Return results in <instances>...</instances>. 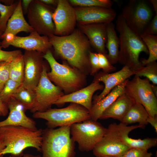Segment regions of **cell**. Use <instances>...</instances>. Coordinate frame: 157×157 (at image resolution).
<instances>
[{
	"label": "cell",
	"mask_w": 157,
	"mask_h": 157,
	"mask_svg": "<svg viewBox=\"0 0 157 157\" xmlns=\"http://www.w3.org/2000/svg\"><path fill=\"white\" fill-rule=\"evenodd\" d=\"M49 38L57 56L85 74L90 72L89 55L91 44L86 36L79 29H74L67 35H53Z\"/></svg>",
	"instance_id": "obj_1"
},
{
	"label": "cell",
	"mask_w": 157,
	"mask_h": 157,
	"mask_svg": "<svg viewBox=\"0 0 157 157\" xmlns=\"http://www.w3.org/2000/svg\"><path fill=\"white\" fill-rule=\"evenodd\" d=\"M42 131L41 129L35 130L21 126L0 127V137L6 146L1 155L10 154L12 157H20L24 155L23 151L28 147L41 152Z\"/></svg>",
	"instance_id": "obj_2"
},
{
	"label": "cell",
	"mask_w": 157,
	"mask_h": 157,
	"mask_svg": "<svg viewBox=\"0 0 157 157\" xmlns=\"http://www.w3.org/2000/svg\"><path fill=\"white\" fill-rule=\"evenodd\" d=\"M116 28L119 33V49L118 62L135 71L142 66L139 59L140 53H148V51L141 37L127 25L121 14L116 21Z\"/></svg>",
	"instance_id": "obj_3"
},
{
	"label": "cell",
	"mask_w": 157,
	"mask_h": 157,
	"mask_svg": "<svg viewBox=\"0 0 157 157\" xmlns=\"http://www.w3.org/2000/svg\"><path fill=\"white\" fill-rule=\"evenodd\" d=\"M43 58L51 69L50 72H47L48 78L67 94L83 88L85 83V74L66 64L58 63L51 51L44 54Z\"/></svg>",
	"instance_id": "obj_4"
},
{
	"label": "cell",
	"mask_w": 157,
	"mask_h": 157,
	"mask_svg": "<svg viewBox=\"0 0 157 157\" xmlns=\"http://www.w3.org/2000/svg\"><path fill=\"white\" fill-rule=\"evenodd\" d=\"M71 126L42 131V157H75V142L70 137Z\"/></svg>",
	"instance_id": "obj_5"
},
{
	"label": "cell",
	"mask_w": 157,
	"mask_h": 157,
	"mask_svg": "<svg viewBox=\"0 0 157 157\" xmlns=\"http://www.w3.org/2000/svg\"><path fill=\"white\" fill-rule=\"evenodd\" d=\"M33 117L47 121V128L54 129L58 126H71L90 119L89 111L79 104L71 103L62 108H50L43 112L33 113Z\"/></svg>",
	"instance_id": "obj_6"
},
{
	"label": "cell",
	"mask_w": 157,
	"mask_h": 157,
	"mask_svg": "<svg viewBox=\"0 0 157 157\" xmlns=\"http://www.w3.org/2000/svg\"><path fill=\"white\" fill-rule=\"evenodd\" d=\"M127 25L140 36L153 18V11L149 1L131 0L121 13Z\"/></svg>",
	"instance_id": "obj_7"
},
{
	"label": "cell",
	"mask_w": 157,
	"mask_h": 157,
	"mask_svg": "<svg viewBox=\"0 0 157 157\" xmlns=\"http://www.w3.org/2000/svg\"><path fill=\"white\" fill-rule=\"evenodd\" d=\"M107 128L91 119L76 123L70 126V134L81 151L92 150L104 136Z\"/></svg>",
	"instance_id": "obj_8"
},
{
	"label": "cell",
	"mask_w": 157,
	"mask_h": 157,
	"mask_svg": "<svg viewBox=\"0 0 157 157\" xmlns=\"http://www.w3.org/2000/svg\"><path fill=\"white\" fill-rule=\"evenodd\" d=\"M149 79H141L135 76L131 80H128L125 93L133 100L142 105L149 116L154 117L157 115V99L151 88Z\"/></svg>",
	"instance_id": "obj_9"
},
{
	"label": "cell",
	"mask_w": 157,
	"mask_h": 157,
	"mask_svg": "<svg viewBox=\"0 0 157 157\" xmlns=\"http://www.w3.org/2000/svg\"><path fill=\"white\" fill-rule=\"evenodd\" d=\"M55 9L39 0H33L27 13L28 23L40 35L49 37L54 35L52 14Z\"/></svg>",
	"instance_id": "obj_10"
},
{
	"label": "cell",
	"mask_w": 157,
	"mask_h": 157,
	"mask_svg": "<svg viewBox=\"0 0 157 157\" xmlns=\"http://www.w3.org/2000/svg\"><path fill=\"white\" fill-rule=\"evenodd\" d=\"M47 71L44 63L39 82L34 90L36 95L35 101L33 108L30 110L33 113L43 112L51 108L52 105L64 95L62 90L49 79Z\"/></svg>",
	"instance_id": "obj_11"
},
{
	"label": "cell",
	"mask_w": 157,
	"mask_h": 157,
	"mask_svg": "<svg viewBox=\"0 0 157 157\" xmlns=\"http://www.w3.org/2000/svg\"><path fill=\"white\" fill-rule=\"evenodd\" d=\"M10 46L25 50L36 51L44 54L52 48L48 37L41 35L34 31L25 37L16 35L7 37L1 42L2 48H6Z\"/></svg>",
	"instance_id": "obj_12"
},
{
	"label": "cell",
	"mask_w": 157,
	"mask_h": 157,
	"mask_svg": "<svg viewBox=\"0 0 157 157\" xmlns=\"http://www.w3.org/2000/svg\"><path fill=\"white\" fill-rule=\"evenodd\" d=\"M55 27L54 35L59 36L68 35L75 29L77 22L74 8L68 1L58 0L52 14Z\"/></svg>",
	"instance_id": "obj_13"
},
{
	"label": "cell",
	"mask_w": 157,
	"mask_h": 157,
	"mask_svg": "<svg viewBox=\"0 0 157 157\" xmlns=\"http://www.w3.org/2000/svg\"><path fill=\"white\" fill-rule=\"evenodd\" d=\"M43 53L35 51L25 50L23 54L24 65L22 85L34 90L38 85L42 71L44 62Z\"/></svg>",
	"instance_id": "obj_14"
},
{
	"label": "cell",
	"mask_w": 157,
	"mask_h": 157,
	"mask_svg": "<svg viewBox=\"0 0 157 157\" xmlns=\"http://www.w3.org/2000/svg\"><path fill=\"white\" fill-rule=\"evenodd\" d=\"M129 149L117 137L110 125L103 137L92 150L97 157H121Z\"/></svg>",
	"instance_id": "obj_15"
},
{
	"label": "cell",
	"mask_w": 157,
	"mask_h": 157,
	"mask_svg": "<svg viewBox=\"0 0 157 157\" xmlns=\"http://www.w3.org/2000/svg\"><path fill=\"white\" fill-rule=\"evenodd\" d=\"M78 24H108L115 19V11L112 8L98 7H76L74 8Z\"/></svg>",
	"instance_id": "obj_16"
},
{
	"label": "cell",
	"mask_w": 157,
	"mask_h": 157,
	"mask_svg": "<svg viewBox=\"0 0 157 157\" xmlns=\"http://www.w3.org/2000/svg\"><path fill=\"white\" fill-rule=\"evenodd\" d=\"M135 75V71L124 65L120 70L112 73L100 72L95 76L93 82H103L104 84L102 92L94 97L92 104L98 102L106 96L117 85L122 83L131 76Z\"/></svg>",
	"instance_id": "obj_17"
},
{
	"label": "cell",
	"mask_w": 157,
	"mask_h": 157,
	"mask_svg": "<svg viewBox=\"0 0 157 157\" xmlns=\"http://www.w3.org/2000/svg\"><path fill=\"white\" fill-rule=\"evenodd\" d=\"M117 137L130 149L138 148L148 150L157 144L156 138H147L143 140L134 139L129 137L128 134L133 130L144 126L139 124L127 126L121 122L118 124L113 123L110 124Z\"/></svg>",
	"instance_id": "obj_18"
},
{
	"label": "cell",
	"mask_w": 157,
	"mask_h": 157,
	"mask_svg": "<svg viewBox=\"0 0 157 157\" xmlns=\"http://www.w3.org/2000/svg\"><path fill=\"white\" fill-rule=\"evenodd\" d=\"M9 110V115L5 120L0 122V127L7 126H21L37 130L36 123L25 113L26 110L24 106L13 97L6 103Z\"/></svg>",
	"instance_id": "obj_19"
},
{
	"label": "cell",
	"mask_w": 157,
	"mask_h": 157,
	"mask_svg": "<svg viewBox=\"0 0 157 157\" xmlns=\"http://www.w3.org/2000/svg\"><path fill=\"white\" fill-rule=\"evenodd\" d=\"M104 86L97 82H93L88 86L71 93L64 95L53 104L62 106L66 103L71 102L81 105L89 111L92 106V99L94 93L97 90H103Z\"/></svg>",
	"instance_id": "obj_20"
},
{
	"label": "cell",
	"mask_w": 157,
	"mask_h": 157,
	"mask_svg": "<svg viewBox=\"0 0 157 157\" xmlns=\"http://www.w3.org/2000/svg\"><path fill=\"white\" fill-rule=\"evenodd\" d=\"M107 24L101 23L78 25V29L86 36L90 44L98 53L103 54L107 57L105 47Z\"/></svg>",
	"instance_id": "obj_21"
},
{
	"label": "cell",
	"mask_w": 157,
	"mask_h": 157,
	"mask_svg": "<svg viewBox=\"0 0 157 157\" xmlns=\"http://www.w3.org/2000/svg\"><path fill=\"white\" fill-rule=\"evenodd\" d=\"M34 31L25 19L22 6V1H18L17 6L9 20L5 31L0 36L3 40L6 37L16 36L21 32L31 33Z\"/></svg>",
	"instance_id": "obj_22"
},
{
	"label": "cell",
	"mask_w": 157,
	"mask_h": 157,
	"mask_svg": "<svg viewBox=\"0 0 157 157\" xmlns=\"http://www.w3.org/2000/svg\"><path fill=\"white\" fill-rule=\"evenodd\" d=\"M129 79L114 87L106 96L97 102L92 104L89 111L90 119L97 121L104 111L120 96L125 93V88Z\"/></svg>",
	"instance_id": "obj_23"
},
{
	"label": "cell",
	"mask_w": 157,
	"mask_h": 157,
	"mask_svg": "<svg viewBox=\"0 0 157 157\" xmlns=\"http://www.w3.org/2000/svg\"><path fill=\"white\" fill-rule=\"evenodd\" d=\"M133 102V100L124 93L104 111L99 119L111 118L121 122Z\"/></svg>",
	"instance_id": "obj_24"
},
{
	"label": "cell",
	"mask_w": 157,
	"mask_h": 157,
	"mask_svg": "<svg viewBox=\"0 0 157 157\" xmlns=\"http://www.w3.org/2000/svg\"><path fill=\"white\" fill-rule=\"evenodd\" d=\"M108 51V58L113 65L118 62L119 42L115 30V25L112 22L108 24L107 27V41L106 44Z\"/></svg>",
	"instance_id": "obj_25"
},
{
	"label": "cell",
	"mask_w": 157,
	"mask_h": 157,
	"mask_svg": "<svg viewBox=\"0 0 157 157\" xmlns=\"http://www.w3.org/2000/svg\"><path fill=\"white\" fill-rule=\"evenodd\" d=\"M149 116L144 107L133 100L131 106L121 122L126 125L137 122L140 125L144 127L148 124L147 119Z\"/></svg>",
	"instance_id": "obj_26"
},
{
	"label": "cell",
	"mask_w": 157,
	"mask_h": 157,
	"mask_svg": "<svg viewBox=\"0 0 157 157\" xmlns=\"http://www.w3.org/2000/svg\"><path fill=\"white\" fill-rule=\"evenodd\" d=\"M36 96L34 90L24 87L22 84L12 97L23 105L26 110H31L34 105Z\"/></svg>",
	"instance_id": "obj_27"
},
{
	"label": "cell",
	"mask_w": 157,
	"mask_h": 157,
	"mask_svg": "<svg viewBox=\"0 0 157 157\" xmlns=\"http://www.w3.org/2000/svg\"><path fill=\"white\" fill-rule=\"evenodd\" d=\"M140 37L146 45L149 53L147 59H144L140 62L142 66H143L157 60V36L142 34Z\"/></svg>",
	"instance_id": "obj_28"
},
{
	"label": "cell",
	"mask_w": 157,
	"mask_h": 157,
	"mask_svg": "<svg viewBox=\"0 0 157 157\" xmlns=\"http://www.w3.org/2000/svg\"><path fill=\"white\" fill-rule=\"evenodd\" d=\"M23 55L10 62L9 68L10 78L22 84L24 78V65Z\"/></svg>",
	"instance_id": "obj_29"
},
{
	"label": "cell",
	"mask_w": 157,
	"mask_h": 157,
	"mask_svg": "<svg viewBox=\"0 0 157 157\" xmlns=\"http://www.w3.org/2000/svg\"><path fill=\"white\" fill-rule=\"evenodd\" d=\"M135 75L146 77L153 84H157V63L155 61L141 66L135 71Z\"/></svg>",
	"instance_id": "obj_30"
},
{
	"label": "cell",
	"mask_w": 157,
	"mask_h": 157,
	"mask_svg": "<svg viewBox=\"0 0 157 157\" xmlns=\"http://www.w3.org/2000/svg\"><path fill=\"white\" fill-rule=\"evenodd\" d=\"M18 1L7 6L0 3V35L3 33L8 22L16 8Z\"/></svg>",
	"instance_id": "obj_31"
},
{
	"label": "cell",
	"mask_w": 157,
	"mask_h": 157,
	"mask_svg": "<svg viewBox=\"0 0 157 157\" xmlns=\"http://www.w3.org/2000/svg\"><path fill=\"white\" fill-rule=\"evenodd\" d=\"M71 5L77 7H98L111 8L113 1L110 0H69Z\"/></svg>",
	"instance_id": "obj_32"
},
{
	"label": "cell",
	"mask_w": 157,
	"mask_h": 157,
	"mask_svg": "<svg viewBox=\"0 0 157 157\" xmlns=\"http://www.w3.org/2000/svg\"><path fill=\"white\" fill-rule=\"evenodd\" d=\"M22 84L9 78L0 93V98L2 101L6 104Z\"/></svg>",
	"instance_id": "obj_33"
},
{
	"label": "cell",
	"mask_w": 157,
	"mask_h": 157,
	"mask_svg": "<svg viewBox=\"0 0 157 157\" xmlns=\"http://www.w3.org/2000/svg\"><path fill=\"white\" fill-rule=\"evenodd\" d=\"M11 62L0 63V93L10 78L9 71Z\"/></svg>",
	"instance_id": "obj_34"
},
{
	"label": "cell",
	"mask_w": 157,
	"mask_h": 157,
	"mask_svg": "<svg viewBox=\"0 0 157 157\" xmlns=\"http://www.w3.org/2000/svg\"><path fill=\"white\" fill-rule=\"evenodd\" d=\"M99 65L100 69L106 73L115 71L116 68L110 63L108 58L104 55L98 53Z\"/></svg>",
	"instance_id": "obj_35"
},
{
	"label": "cell",
	"mask_w": 157,
	"mask_h": 157,
	"mask_svg": "<svg viewBox=\"0 0 157 157\" xmlns=\"http://www.w3.org/2000/svg\"><path fill=\"white\" fill-rule=\"evenodd\" d=\"M0 47V63L11 62L18 56L23 54L20 50L7 51L2 50Z\"/></svg>",
	"instance_id": "obj_36"
},
{
	"label": "cell",
	"mask_w": 157,
	"mask_h": 157,
	"mask_svg": "<svg viewBox=\"0 0 157 157\" xmlns=\"http://www.w3.org/2000/svg\"><path fill=\"white\" fill-rule=\"evenodd\" d=\"M147 150L138 148L130 149L122 157H152V154Z\"/></svg>",
	"instance_id": "obj_37"
},
{
	"label": "cell",
	"mask_w": 157,
	"mask_h": 157,
	"mask_svg": "<svg viewBox=\"0 0 157 157\" xmlns=\"http://www.w3.org/2000/svg\"><path fill=\"white\" fill-rule=\"evenodd\" d=\"M89 57L91 67L90 74L92 75H94L100 69L98 53L90 51Z\"/></svg>",
	"instance_id": "obj_38"
},
{
	"label": "cell",
	"mask_w": 157,
	"mask_h": 157,
	"mask_svg": "<svg viewBox=\"0 0 157 157\" xmlns=\"http://www.w3.org/2000/svg\"><path fill=\"white\" fill-rule=\"evenodd\" d=\"M142 34L157 35V14H156L144 31Z\"/></svg>",
	"instance_id": "obj_39"
},
{
	"label": "cell",
	"mask_w": 157,
	"mask_h": 157,
	"mask_svg": "<svg viewBox=\"0 0 157 157\" xmlns=\"http://www.w3.org/2000/svg\"><path fill=\"white\" fill-rule=\"evenodd\" d=\"M8 109L6 104L0 98V111L2 115L6 116L8 113Z\"/></svg>",
	"instance_id": "obj_40"
},
{
	"label": "cell",
	"mask_w": 157,
	"mask_h": 157,
	"mask_svg": "<svg viewBox=\"0 0 157 157\" xmlns=\"http://www.w3.org/2000/svg\"><path fill=\"white\" fill-rule=\"evenodd\" d=\"M33 0H23L22 1V6L23 13L27 14L30 4Z\"/></svg>",
	"instance_id": "obj_41"
},
{
	"label": "cell",
	"mask_w": 157,
	"mask_h": 157,
	"mask_svg": "<svg viewBox=\"0 0 157 157\" xmlns=\"http://www.w3.org/2000/svg\"><path fill=\"white\" fill-rule=\"evenodd\" d=\"M147 122L148 123H150L154 128L155 131L157 132V116H155L154 117H151L149 116L147 119Z\"/></svg>",
	"instance_id": "obj_42"
},
{
	"label": "cell",
	"mask_w": 157,
	"mask_h": 157,
	"mask_svg": "<svg viewBox=\"0 0 157 157\" xmlns=\"http://www.w3.org/2000/svg\"><path fill=\"white\" fill-rule=\"evenodd\" d=\"M42 3L49 6L50 5L57 6L58 0H39Z\"/></svg>",
	"instance_id": "obj_43"
},
{
	"label": "cell",
	"mask_w": 157,
	"mask_h": 157,
	"mask_svg": "<svg viewBox=\"0 0 157 157\" xmlns=\"http://www.w3.org/2000/svg\"><path fill=\"white\" fill-rule=\"evenodd\" d=\"M149 2L151 4L156 14H157V0H150L149 1Z\"/></svg>",
	"instance_id": "obj_44"
},
{
	"label": "cell",
	"mask_w": 157,
	"mask_h": 157,
	"mask_svg": "<svg viewBox=\"0 0 157 157\" xmlns=\"http://www.w3.org/2000/svg\"><path fill=\"white\" fill-rule=\"evenodd\" d=\"M5 147L6 146L3 140L0 137V157H3L1 155V154Z\"/></svg>",
	"instance_id": "obj_45"
},
{
	"label": "cell",
	"mask_w": 157,
	"mask_h": 157,
	"mask_svg": "<svg viewBox=\"0 0 157 157\" xmlns=\"http://www.w3.org/2000/svg\"><path fill=\"white\" fill-rule=\"evenodd\" d=\"M151 85L152 91L156 97H157V86L156 85L151 84Z\"/></svg>",
	"instance_id": "obj_46"
},
{
	"label": "cell",
	"mask_w": 157,
	"mask_h": 157,
	"mask_svg": "<svg viewBox=\"0 0 157 157\" xmlns=\"http://www.w3.org/2000/svg\"><path fill=\"white\" fill-rule=\"evenodd\" d=\"M14 0H0V2L4 3L6 4V5L9 6L12 4L14 2Z\"/></svg>",
	"instance_id": "obj_47"
},
{
	"label": "cell",
	"mask_w": 157,
	"mask_h": 157,
	"mask_svg": "<svg viewBox=\"0 0 157 157\" xmlns=\"http://www.w3.org/2000/svg\"><path fill=\"white\" fill-rule=\"evenodd\" d=\"M23 157H42L39 155H34L29 154H25L23 155Z\"/></svg>",
	"instance_id": "obj_48"
},
{
	"label": "cell",
	"mask_w": 157,
	"mask_h": 157,
	"mask_svg": "<svg viewBox=\"0 0 157 157\" xmlns=\"http://www.w3.org/2000/svg\"><path fill=\"white\" fill-rule=\"evenodd\" d=\"M102 157H114V156H104Z\"/></svg>",
	"instance_id": "obj_49"
},
{
	"label": "cell",
	"mask_w": 157,
	"mask_h": 157,
	"mask_svg": "<svg viewBox=\"0 0 157 157\" xmlns=\"http://www.w3.org/2000/svg\"><path fill=\"white\" fill-rule=\"evenodd\" d=\"M1 115H2V113H1V112L0 111V116Z\"/></svg>",
	"instance_id": "obj_50"
},
{
	"label": "cell",
	"mask_w": 157,
	"mask_h": 157,
	"mask_svg": "<svg viewBox=\"0 0 157 157\" xmlns=\"http://www.w3.org/2000/svg\"><path fill=\"white\" fill-rule=\"evenodd\" d=\"M8 157H12V156L10 155V156H9Z\"/></svg>",
	"instance_id": "obj_51"
},
{
	"label": "cell",
	"mask_w": 157,
	"mask_h": 157,
	"mask_svg": "<svg viewBox=\"0 0 157 157\" xmlns=\"http://www.w3.org/2000/svg\"><path fill=\"white\" fill-rule=\"evenodd\" d=\"M1 46V42H0V47Z\"/></svg>",
	"instance_id": "obj_52"
},
{
	"label": "cell",
	"mask_w": 157,
	"mask_h": 157,
	"mask_svg": "<svg viewBox=\"0 0 157 157\" xmlns=\"http://www.w3.org/2000/svg\"></svg>",
	"instance_id": "obj_53"
},
{
	"label": "cell",
	"mask_w": 157,
	"mask_h": 157,
	"mask_svg": "<svg viewBox=\"0 0 157 157\" xmlns=\"http://www.w3.org/2000/svg\"><path fill=\"white\" fill-rule=\"evenodd\" d=\"M1 47V46H0Z\"/></svg>",
	"instance_id": "obj_54"
}]
</instances>
